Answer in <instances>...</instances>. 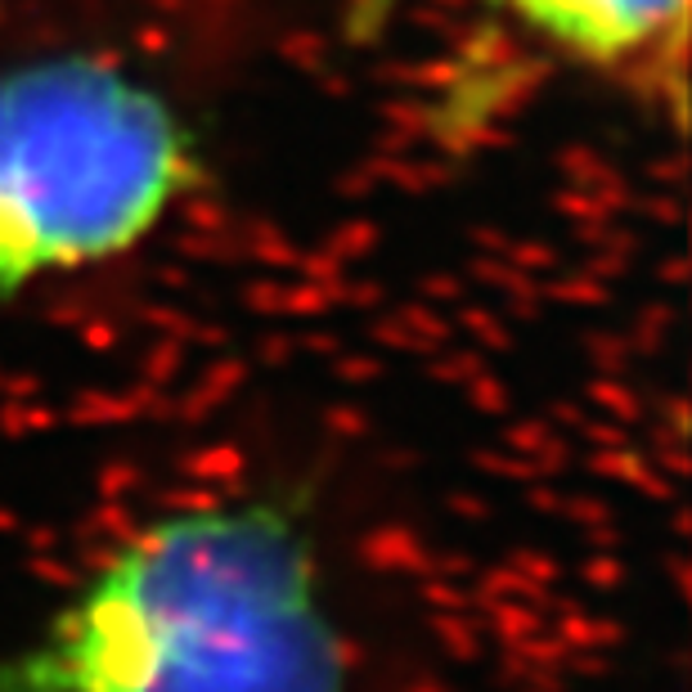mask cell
I'll use <instances>...</instances> for the list:
<instances>
[{"mask_svg": "<svg viewBox=\"0 0 692 692\" xmlns=\"http://www.w3.org/2000/svg\"><path fill=\"white\" fill-rule=\"evenodd\" d=\"M198 185L194 136L131 72L86 55L0 72V306L131 253Z\"/></svg>", "mask_w": 692, "mask_h": 692, "instance_id": "cell-2", "label": "cell"}, {"mask_svg": "<svg viewBox=\"0 0 692 692\" xmlns=\"http://www.w3.org/2000/svg\"><path fill=\"white\" fill-rule=\"evenodd\" d=\"M0 692H352L306 500L154 517L0 656Z\"/></svg>", "mask_w": 692, "mask_h": 692, "instance_id": "cell-1", "label": "cell"}, {"mask_svg": "<svg viewBox=\"0 0 692 692\" xmlns=\"http://www.w3.org/2000/svg\"><path fill=\"white\" fill-rule=\"evenodd\" d=\"M513 10L540 37L590 63L630 59L683 23V0H513Z\"/></svg>", "mask_w": 692, "mask_h": 692, "instance_id": "cell-3", "label": "cell"}]
</instances>
